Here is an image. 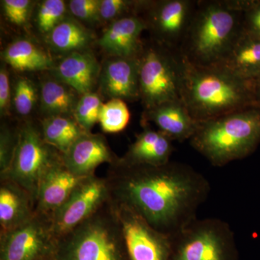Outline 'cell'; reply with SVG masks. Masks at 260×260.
Listing matches in <instances>:
<instances>
[{"instance_id": "obj_5", "label": "cell", "mask_w": 260, "mask_h": 260, "mask_svg": "<svg viewBox=\"0 0 260 260\" xmlns=\"http://www.w3.org/2000/svg\"><path fill=\"white\" fill-rule=\"evenodd\" d=\"M54 260H129L110 199L59 239Z\"/></svg>"}, {"instance_id": "obj_25", "label": "cell", "mask_w": 260, "mask_h": 260, "mask_svg": "<svg viewBox=\"0 0 260 260\" xmlns=\"http://www.w3.org/2000/svg\"><path fill=\"white\" fill-rule=\"evenodd\" d=\"M41 130L48 144L56 148L62 155L85 133L73 116H69L44 118Z\"/></svg>"}, {"instance_id": "obj_19", "label": "cell", "mask_w": 260, "mask_h": 260, "mask_svg": "<svg viewBox=\"0 0 260 260\" xmlns=\"http://www.w3.org/2000/svg\"><path fill=\"white\" fill-rule=\"evenodd\" d=\"M173 142L158 129L145 126L119 161L126 165H164L171 161Z\"/></svg>"}, {"instance_id": "obj_33", "label": "cell", "mask_w": 260, "mask_h": 260, "mask_svg": "<svg viewBox=\"0 0 260 260\" xmlns=\"http://www.w3.org/2000/svg\"><path fill=\"white\" fill-rule=\"evenodd\" d=\"M101 0H71L68 4L71 14L82 21L93 23L99 20Z\"/></svg>"}, {"instance_id": "obj_14", "label": "cell", "mask_w": 260, "mask_h": 260, "mask_svg": "<svg viewBox=\"0 0 260 260\" xmlns=\"http://www.w3.org/2000/svg\"><path fill=\"white\" fill-rule=\"evenodd\" d=\"M65 167L77 176L90 177L103 164H116L117 158L101 134L83 133L62 155Z\"/></svg>"}, {"instance_id": "obj_2", "label": "cell", "mask_w": 260, "mask_h": 260, "mask_svg": "<svg viewBox=\"0 0 260 260\" xmlns=\"http://www.w3.org/2000/svg\"><path fill=\"white\" fill-rule=\"evenodd\" d=\"M182 102L198 122L260 105L255 82L242 79L218 66H199L186 59Z\"/></svg>"}, {"instance_id": "obj_29", "label": "cell", "mask_w": 260, "mask_h": 260, "mask_svg": "<svg viewBox=\"0 0 260 260\" xmlns=\"http://www.w3.org/2000/svg\"><path fill=\"white\" fill-rule=\"evenodd\" d=\"M37 99V89L31 80L25 77L19 78L15 82L12 97V103L19 115H29L35 107Z\"/></svg>"}, {"instance_id": "obj_20", "label": "cell", "mask_w": 260, "mask_h": 260, "mask_svg": "<svg viewBox=\"0 0 260 260\" xmlns=\"http://www.w3.org/2000/svg\"><path fill=\"white\" fill-rule=\"evenodd\" d=\"M213 66L227 70L246 80L260 78V39L242 30L232 47L220 61Z\"/></svg>"}, {"instance_id": "obj_35", "label": "cell", "mask_w": 260, "mask_h": 260, "mask_svg": "<svg viewBox=\"0 0 260 260\" xmlns=\"http://www.w3.org/2000/svg\"><path fill=\"white\" fill-rule=\"evenodd\" d=\"M6 64L2 65L0 69V113L1 116L8 114L12 102L13 94L10 88V75Z\"/></svg>"}, {"instance_id": "obj_28", "label": "cell", "mask_w": 260, "mask_h": 260, "mask_svg": "<svg viewBox=\"0 0 260 260\" xmlns=\"http://www.w3.org/2000/svg\"><path fill=\"white\" fill-rule=\"evenodd\" d=\"M67 5L63 0H44L40 3L36 17L38 30L46 37L66 17Z\"/></svg>"}, {"instance_id": "obj_21", "label": "cell", "mask_w": 260, "mask_h": 260, "mask_svg": "<svg viewBox=\"0 0 260 260\" xmlns=\"http://www.w3.org/2000/svg\"><path fill=\"white\" fill-rule=\"evenodd\" d=\"M0 234L26 223L36 213L31 195L13 181L0 179Z\"/></svg>"}, {"instance_id": "obj_32", "label": "cell", "mask_w": 260, "mask_h": 260, "mask_svg": "<svg viewBox=\"0 0 260 260\" xmlns=\"http://www.w3.org/2000/svg\"><path fill=\"white\" fill-rule=\"evenodd\" d=\"M5 16L11 23L23 25L28 21L34 2L30 0L1 1Z\"/></svg>"}, {"instance_id": "obj_26", "label": "cell", "mask_w": 260, "mask_h": 260, "mask_svg": "<svg viewBox=\"0 0 260 260\" xmlns=\"http://www.w3.org/2000/svg\"><path fill=\"white\" fill-rule=\"evenodd\" d=\"M129 120V111L124 101L113 99L103 104L99 123L104 133H120Z\"/></svg>"}, {"instance_id": "obj_22", "label": "cell", "mask_w": 260, "mask_h": 260, "mask_svg": "<svg viewBox=\"0 0 260 260\" xmlns=\"http://www.w3.org/2000/svg\"><path fill=\"white\" fill-rule=\"evenodd\" d=\"M79 94L55 78L44 80L40 88V109L44 118L73 116Z\"/></svg>"}, {"instance_id": "obj_27", "label": "cell", "mask_w": 260, "mask_h": 260, "mask_svg": "<svg viewBox=\"0 0 260 260\" xmlns=\"http://www.w3.org/2000/svg\"><path fill=\"white\" fill-rule=\"evenodd\" d=\"M103 104L102 97L95 92L80 95L73 116L84 131L91 133L94 125L99 122Z\"/></svg>"}, {"instance_id": "obj_8", "label": "cell", "mask_w": 260, "mask_h": 260, "mask_svg": "<svg viewBox=\"0 0 260 260\" xmlns=\"http://www.w3.org/2000/svg\"><path fill=\"white\" fill-rule=\"evenodd\" d=\"M61 160L62 154L48 144L42 130L31 122H25L20 126L18 145L10 169L0 179L16 183L31 195L36 203L44 174Z\"/></svg>"}, {"instance_id": "obj_11", "label": "cell", "mask_w": 260, "mask_h": 260, "mask_svg": "<svg viewBox=\"0 0 260 260\" xmlns=\"http://www.w3.org/2000/svg\"><path fill=\"white\" fill-rule=\"evenodd\" d=\"M110 198L107 178L95 174L83 179L64 204L51 215V229L57 242L96 213Z\"/></svg>"}, {"instance_id": "obj_17", "label": "cell", "mask_w": 260, "mask_h": 260, "mask_svg": "<svg viewBox=\"0 0 260 260\" xmlns=\"http://www.w3.org/2000/svg\"><path fill=\"white\" fill-rule=\"evenodd\" d=\"M102 65L92 53L78 51L68 54L52 69L56 79L66 84L80 95L93 92L99 84Z\"/></svg>"}, {"instance_id": "obj_12", "label": "cell", "mask_w": 260, "mask_h": 260, "mask_svg": "<svg viewBox=\"0 0 260 260\" xmlns=\"http://www.w3.org/2000/svg\"><path fill=\"white\" fill-rule=\"evenodd\" d=\"M198 1L160 0L143 1L139 13L153 40L167 47L179 49L194 17Z\"/></svg>"}, {"instance_id": "obj_30", "label": "cell", "mask_w": 260, "mask_h": 260, "mask_svg": "<svg viewBox=\"0 0 260 260\" xmlns=\"http://www.w3.org/2000/svg\"><path fill=\"white\" fill-rule=\"evenodd\" d=\"M143 1L101 0L99 5L100 22L115 21L128 15H138Z\"/></svg>"}, {"instance_id": "obj_24", "label": "cell", "mask_w": 260, "mask_h": 260, "mask_svg": "<svg viewBox=\"0 0 260 260\" xmlns=\"http://www.w3.org/2000/svg\"><path fill=\"white\" fill-rule=\"evenodd\" d=\"M54 51L69 54L85 51L93 39L92 32L75 19L65 18L47 36Z\"/></svg>"}, {"instance_id": "obj_31", "label": "cell", "mask_w": 260, "mask_h": 260, "mask_svg": "<svg viewBox=\"0 0 260 260\" xmlns=\"http://www.w3.org/2000/svg\"><path fill=\"white\" fill-rule=\"evenodd\" d=\"M20 128L2 125L0 130V176L8 172L13 161L19 141Z\"/></svg>"}, {"instance_id": "obj_18", "label": "cell", "mask_w": 260, "mask_h": 260, "mask_svg": "<svg viewBox=\"0 0 260 260\" xmlns=\"http://www.w3.org/2000/svg\"><path fill=\"white\" fill-rule=\"evenodd\" d=\"M143 120L154 123L159 131L179 143L190 140L199 125L181 101L165 103L145 110Z\"/></svg>"}, {"instance_id": "obj_16", "label": "cell", "mask_w": 260, "mask_h": 260, "mask_svg": "<svg viewBox=\"0 0 260 260\" xmlns=\"http://www.w3.org/2000/svg\"><path fill=\"white\" fill-rule=\"evenodd\" d=\"M86 177L70 172L62 160L56 162L44 174L36 202V213L50 217L64 204L75 188Z\"/></svg>"}, {"instance_id": "obj_9", "label": "cell", "mask_w": 260, "mask_h": 260, "mask_svg": "<svg viewBox=\"0 0 260 260\" xmlns=\"http://www.w3.org/2000/svg\"><path fill=\"white\" fill-rule=\"evenodd\" d=\"M57 246L50 217L36 213L26 223L0 234V260H54Z\"/></svg>"}, {"instance_id": "obj_36", "label": "cell", "mask_w": 260, "mask_h": 260, "mask_svg": "<svg viewBox=\"0 0 260 260\" xmlns=\"http://www.w3.org/2000/svg\"><path fill=\"white\" fill-rule=\"evenodd\" d=\"M255 91L258 102L260 103V78L255 82Z\"/></svg>"}, {"instance_id": "obj_1", "label": "cell", "mask_w": 260, "mask_h": 260, "mask_svg": "<svg viewBox=\"0 0 260 260\" xmlns=\"http://www.w3.org/2000/svg\"><path fill=\"white\" fill-rule=\"evenodd\" d=\"M107 177L111 197L159 232L173 237L197 218L210 191L207 178L190 166L126 165L118 160Z\"/></svg>"}, {"instance_id": "obj_6", "label": "cell", "mask_w": 260, "mask_h": 260, "mask_svg": "<svg viewBox=\"0 0 260 260\" xmlns=\"http://www.w3.org/2000/svg\"><path fill=\"white\" fill-rule=\"evenodd\" d=\"M139 60L140 100L145 110L182 102L185 59L179 49L153 40L144 44Z\"/></svg>"}, {"instance_id": "obj_10", "label": "cell", "mask_w": 260, "mask_h": 260, "mask_svg": "<svg viewBox=\"0 0 260 260\" xmlns=\"http://www.w3.org/2000/svg\"><path fill=\"white\" fill-rule=\"evenodd\" d=\"M129 260H170L172 237L159 232L127 205L110 198Z\"/></svg>"}, {"instance_id": "obj_15", "label": "cell", "mask_w": 260, "mask_h": 260, "mask_svg": "<svg viewBox=\"0 0 260 260\" xmlns=\"http://www.w3.org/2000/svg\"><path fill=\"white\" fill-rule=\"evenodd\" d=\"M145 30L146 23L140 15H128L111 23L98 43L109 56L138 58L144 48L141 35Z\"/></svg>"}, {"instance_id": "obj_4", "label": "cell", "mask_w": 260, "mask_h": 260, "mask_svg": "<svg viewBox=\"0 0 260 260\" xmlns=\"http://www.w3.org/2000/svg\"><path fill=\"white\" fill-rule=\"evenodd\" d=\"M189 141L214 167L246 158L260 143V105L199 122Z\"/></svg>"}, {"instance_id": "obj_13", "label": "cell", "mask_w": 260, "mask_h": 260, "mask_svg": "<svg viewBox=\"0 0 260 260\" xmlns=\"http://www.w3.org/2000/svg\"><path fill=\"white\" fill-rule=\"evenodd\" d=\"M139 65V57L109 56L103 63L99 76V89L103 95L109 100H140Z\"/></svg>"}, {"instance_id": "obj_3", "label": "cell", "mask_w": 260, "mask_h": 260, "mask_svg": "<svg viewBox=\"0 0 260 260\" xmlns=\"http://www.w3.org/2000/svg\"><path fill=\"white\" fill-rule=\"evenodd\" d=\"M240 0L198 1L179 51L199 66L218 64L242 30Z\"/></svg>"}, {"instance_id": "obj_23", "label": "cell", "mask_w": 260, "mask_h": 260, "mask_svg": "<svg viewBox=\"0 0 260 260\" xmlns=\"http://www.w3.org/2000/svg\"><path fill=\"white\" fill-rule=\"evenodd\" d=\"M7 65L18 71H42L53 69L50 56L27 39H18L9 44L2 53Z\"/></svg>"}, {"instance_id": "obj_7", "label": "cell", "mask_w": 260, "mask_h": 260, "mask_svg": "<svg viewBox=\"0 0 260 260\" xmlns=\"http://www.w3.org/2000/svg\"><path fill=\"white\" fill-rule=\"evenodd\" d=\"M235 235L218 218L198 219L172 237L170 260H235Z\"/></svg>"}, {"instance_id": "obj_34", "label": "cell", "mask_w": 260, "mask_h": 260, "mask_svg": "<svg viewBox=\"0 0 260 260\" xmlns=\"http://www.w3.org/2000/svg\"><path fill=\"white\" fill-rule=\"evenodd\" d=\"M242 29L260 39V1H250L243 13Z\"/></svg>"}]
</instances>
